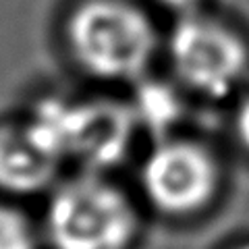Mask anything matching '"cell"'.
Wrapping results in <instances>:
<instances>
[{"mask_svg":"<svg viewBox=\"0 0 249 249\" xmlns=\"http://www.w3.org/2000/svg\"><path fill=\"white\" fill-rule=\"evenodd\" d=\"M67 42L83 71L131 81L156 52V31L143 11L124 0H85L67 21Z\"/></svg>","mask_w":249,"mask_h":249,"instance_id":"1","label":"cell"},{"mask_svg":"<svg viewBox=\"0 0 249 249\" xmlns=\"http://www.w3.org/2000/svg\"><path fill=\"white\" fill-rule=\"evenodd\" d=\"M46 229L54 249H127L135 237L137 216L119 187L85 175L54 191Z\"/></svg>","mask_w":249,"mask_h":249,"instance_id":"2","label":"cell"},{"mask_svg":"<svg viewBox=\"0 0 249 249\" xmlns=\"http://www.w3.org/2000/svg\"><path fill=\"white\" fill-rule=\"evenodd\" d=\"M34 142L58 162L77 158L88 166L119 162L131 142V114L108 102L71 104L48 98L25 124Z\"/></svg>","mask_w":249,"mask_h":249,"instance_id":"3","label":"cell"},{"mask_svg":"<svg viewBox=\"0 0 249 249\" xmlns=\"http://www.w3.org/2000/svg\"><path fill=\"white\" fill-rule=\"evenodd\" d=\"M170 62L187 88L208 98H224L249 67V52L229 27L199 15H183L168 40Z\"/></svg>","mask_w":249,"mask_h":249,"instance_id":"4","label":"cell"},{"mask_svg":"<svg viewBox=\"0 0 249 249\" xmlns=\"http://www.w3.org/2000/svg\"><path fill=\"white\" fill-rule=\"evenodd\" d=\"M147 199L160 212L185 216L201 210L218 185L216 164L204 147L191 142H164L142 168Z\"/></svg>","mask_w":249,"mask_h":249,"instance_id":"5","label":"cell"},{"mask_svg":"<svg viewBox=\"0 0 249 249\" xmlns=\"http://www.w3.org/2000/svg\"><path fill=\"white\" fill-rule=\"evenodd\" d=\"M58 160L37 145L25 127H0V187L13 193H31L46 187Z\"/></svg>","mask_w":249,"mask_h":249,"instance_id":"6","label":"cell"},{"mask_svg":"<svg viewBox=\"0 0 249 249\" xmlns=\"http://www.w3.org/2000/svg\"><path fill=\"white\" fill-rule=\"evenodd\" d=\"M137 110L152 129L162 131L178 119L181 108L177 96L168 88L156 81H147L137 93Z\"/></svg>","mask_w":249,"mask_h":249,"instance_id":"7","label":"cell"},{"mask_svg":"<svg viewBox=\"0 0 249 249\" xmlns=\"http://www.w3.org/2000/svg\"><path fill=\"white\" fill-rule=\"evenodd\" d=\"M36 232L21 212L0 206V249H36Z\"/></svg>","mask_w":249,"mask_h":249,"instance_id":"8","label":"cell"},{"mask_svg":"<svg viewBox=\"0 0 249 249\" xmlns=\"http://www.w3.org/2000/svg\"><path fill=\"white\" fill-rule=\"evenodd\" d=\"M235 124H237V135L241 139V143H243L247 150H249V96L239 106Z\"/></svg>","mask_w":249,"mask_h":249,"instance_id":"9","label":"cell"},{"mask_svg":"<svg viewBox=\"0 0 249 249\" xmlns=\"http://www.w3.org/2000/svg\"><path fill=\"white\" fill-rule=\"evenodd\" d=\"M162 6H166V9L178 13L183 17V15H191L196 13V9L199 6L201 0H158Z\"/></svg>","mask_w":249,"mask_h":249,"instance_id":"10","label":"cell"},{"mask_svg":"<svg viewBox=\"0 0 249 249\" xmlns=\"http://www.w3.org/2000/svg\"><path fill=\"white\" fill-rule=\"evenodd\" d=\"M239 249H249V245H243V247H239Z\"/></svg>","mask_w":249,"mask_h":249,"instance_id":"11","label":"cell"}]
</instances>
